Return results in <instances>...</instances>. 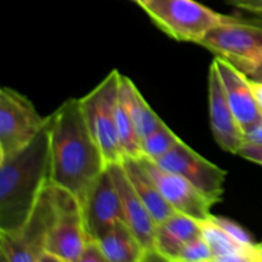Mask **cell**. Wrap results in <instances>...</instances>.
<instances>
[{"mask_svg": "<svg viewBox=\"0 0 262 262\" xmlns=\"http://www.w3.org/2000/svg\"><path fill=\"white\" fill-rule=\"evenodd\" d=\"M136 4L159 30L179 42L199 45L212 28L230 18L196 0H136Z\"/></svg>", "mask_w": 262, "mask_h": 262, "instance_id": "cell-3", "label": "cell"}, {"mask_svg": "<svg viewBox=\"0 0 262 262\" xmlns=\"http://www.w3.org/2000/svg\"><path fill=\"white\" fill-rule=\"evenodd\" d=\"M107 169L114 179L118 193H119L124 223L132 230L133 234L137 237L138 242L142 246L146 255V261L160 260L155 251V235L158 224L151 212L148 211L147 206L143 204L142 200L140 199L137 192L130 184L123 163L113 164V165L107 166Z\"/></svg>", "mask_w": 262, "mask_h": 262, "instance_id": "cell-12", "label": "cell"}, {"mask_svg": "<svg viewBox=\"0 0 262 262\" xmlns=\"http://www.w3.org/2000/svg\"><path fill=\"white\" fill-rule=\"evenodd\" d=\"M79 262H106V258H105L99 243L95 239H90L82 252Z\"/></svg>", "mask_w": 262, "mask_h": 262, "instance_id": "cell-24", "label": "cell"}, {"mask_svg": "<svg viewBox=\"0 0 262 262\" xmlns=\"http://www.w3.org/2000/svg\"><path fill=\"white\" fill-rule=\"evenodd\" d=\"M54 214L55 191L49 183L27 220L13 232H0L2 261L42 262Z\"/></svg>", "mask_w": 262, "mask_h": 262, "instance_id": "cell-5", "label": "cell"}, {"mask_svg": "<svg viewBox=\"0 0 262 262\" xmlns=\"http://www.w3.org/2000/svg\"><path fill=\"white\" fill-rule=\"evenodd\" d=\"M119 96L127 106L141 141L164 122L147 104L132 79L122 74L119 79Z\"/></svg>", "mask_w": 262, "mask_h": 262, "instance_id": "cell-19", "label": "cell"}, {"mask_svg": "<svg viewBox=\"0 0 262 262\" xmlns=\"http://www.w3.org/2000/svg\"><path fill=\"white\" fill-rule=\"evenodd\" d=\"M212 61L219 72L223 89L230 107L242 130L247 135L250 130L262 123V115L253 97L250 78L224 59L215 56Z\"/></svg>", "mask_w": 262, "mask_h": 262, "instance_id": "cell-14", "label": "cell"}, {"mask_svg": "<svg viewBox=\"0 0 262 262\" xmlns=\"http://www.w3.org/2000/svg\"><path fill=\"white\" fill-rule=\"evenodd\" d=\"M106 163L95 142L81 99H68L51 114L49 183L66 189L82 204Z\"/></svg>", "mask_w": 262, "mask_h": 262, "instance_id": "cell-1", "label": "cell"}, {"mask_svg": "<svg viewBox=\"0 0 262 262\" xmlns=\"http://www.w3.org/2000/svg\"><path fill=\"white\" fill-rule=\"evenodd\" d=\"M179 140L181 138L163 122L155 130H152L141 141L143 156L154 161L159 160L161 156L169 152Z\"/></svg>", "mask_w": 262, "mask_h": 262, "instance_id": "cell-20", "label": "cell"}, {"mask_svg": "<svg viewBox=\"0 0 262 262\" xmlns=\"http://www.w3.org/2000/svg\"><path fill=\"white\" fill-rule=\"evenodd\" d=\"M258 246H260V245H258ZM260 248H261V252H262V246H260Z\"/></svg>", "mask_w": 262, "mask_h": 262, "instance_id": "cell-29", "label": "cell"}, {"mask_svg": "<svg viewBox=\"0 0 262 262\" xmlns=\"http://www.w3.org/2000/svg\"><path fill=\"white\" fill-rule=\"evenodd\" d=\"M211 220L215 223V224L219 225L223 230L228 233L233 239L237 243L242 246H255L256 243L253 242V239L251 238L250 233L245 229V228L241 227L238 223L233 222V220L228 219V217L223 216H215V215H211Z\"/></svg>", "mask_w": 262, "mask_h": 262, "instance_id": "cell-22", "label": "cell"}, {"mask_svg": "<svg viewBox=\"0 0 262 262\" xmlns=\"http://www.w3.org/2000/svg\"><path fill=\"white\" fill-rule=\"evenodd\" d=\"M250 76L262 60V27L230 17L199 43Z\"/></svg>", "mask_w": 262, "mask_h": 262, "instance_id": "cell-7", "label": "cell"}, {"mask_svg": "<svg viewBox=\"0 0 262 262\" xmlns=\"http://www.w3.org/2000/svg\"><path fill=\"white\" fill-rule=\"evenodd\" d=\"M246 141L248 142H255V143H262V123L253 128L252 130L246 135Z\"/></svg>", "mask_w": 262, "mask_h": 262, "instance_id": "cell-27", "label": "cell"}, {"mask_svg": "<svg viewBox=\"0 0 262 262\" xmlns=\"http://www.w3.org/2000/svg\"><path fill=\"white\" fill-rule=\"evenodd\" d=\"M228 4L252 13H262V0H224Z\"/></svg>", "mask_w": 262, "mask_h": 262, "instance_id": "cell-25", "label": "cell"}, {"mask_svg": "<svg viewBox=\"0 0 262 262\" xmlns=\"http://www.w3.org/2000/svg\"><path fill=\"white\" fill-rule=\"evenodd\" d=\"M260 246H262V243H260Z\"/></svg>", "mask_w": 262, "mask_h": 262, "instance_id": "cell-31", "label": "cell"}, {"mask_svg": "<svg viewBox=\"0 0 262 262\" xmlns=\"http://www.w3.org/2000/svg\"><path fill=\"white\" fill-rule=\"evenodd\" d=\"M237 155L246 159V160L262 165V143L248 142V141H246L242 145V147L239 148Z\"/></svg>", "mask_w": 262, "mask_h": 262, "instance_id": "cell-23", "label": "cell"}, {"mask_svg": "<svg viewBox=\"0 0 262 262\" xmlns=\"http://www.w3.org/2000/svg\"><path fill=\"white\" fill-rule=\"evenodd\" d=\"M30 99L15 90H0V158L12 155L27 146L45 125Z\"/></svg>", "mask_w": 262, "mask_h": 262, "instance_id": "cell-8", "label": "cell"}, {"mask_svg": "<svg viewBox=\"0 0 262 262\" xmlns=\"http://www.w3.org/2000/svg\"><path fill=\"white\" fill-rule=\"evenodd\" d=\"M50 125L49 115L41 132L27 146L0 158V232L18 229L49 186Z\"/></svg>", "mask_w": 262, "mask_h": 262, "instance_id": "cell-2", "label": "cell"}, {"mask_svg": "<svg viewBox=\"0 0 262 262\" xmlns=\"http://www.w3.org/2000/svg\"><path fill=\"white\" fill-rule=\"evenodd\" d=\"M81 207L90 239H97L113 225L124 222L122 202L109 169L92 183Z\"/></svg>", "mask_w": 262, "mask_h": 262, "instance_id": "cell-11", "label": "cell"}, {"mask_svg": "<svg viewBox=\"0 0 262 262\" xmlns=\"http://www.w3.org/2000/svg\"><path fill=\"white\" fill-rule=\"evenodd\" d=\"M155 163L191 182L214 205L222 201L227 171L202 158L184 141L179 140L169 152Z\"/></svg>", "mask_w": 262, "mask_h": 262, "instance_id": "cell-9", "label": "cell"}, {"mask_svg": "<svg viewBox=\"0 0 262 262\" xmlns=\"http://www.w3.org/2000/svg\"><path fill=\"white\" fill-rule=\"evenodd\" d=\"M248 78H250V77H248ZM250 84H251V90H252L253 97H255L256 100V104H257L258 110H260L262 115V82L255 81V79L250 78Z\"/></svg>", "mask_w": 262, "mask_h": 262, "instance_id": "cell-26", "label": "cell"}, {"mask_svg": "<svg viewBox=\"0 0 262 262\" xmlns=\"http://www.w3.org/2000/svg\"><path fill=\"white\" fill-rule=\"evenodd\" d=\"M120 73L114 69L95 89L81 97L87 127L99 146L106 166L120 164L125 156L117 125V101Z\"/></svg>", "mask_w": 262, "mask_h": 262, "instance_id": "cell-4", "label": "cell"}, {"mask_svg": "<svg viewBox=\"0 0 262 262\" xmlns=\"http://www.w3.org/2000/svg\"><path fill=\"white\" fill-rule=\"evenodd\" d=\"M248 77H250L251 79H255V81L262 82V60L260 61V64L256 67L255 71H253Z\"/></svg>", "mask_w": 262, "mask_h": 262, "instance_id": "cell-28", "label": "cell"}, {"mask_svg": "<svg viewBox=\"0 0 262 262\" xmlns=\"http://www.w3.org/2000/svg\"><path fill=\"white\" fill-rule=\"evenodd\" d=\"M123 166L125 169L128 179L133 186L135 191L142 200L143 204L147 206L148 211L151 212L155 219L156 224H161L165 222L170 215H173L174 209L169 205L165 197L161 194L160 189L152 181L146 169L141 164L140 159L127 158L123 161Z\"/></svg>", "mask_w": 262, "mask_h": 262, "instance_id": "cell-17", "label": "cell"}, {"mask_svg": "<svg viewBox=\"0 0 262 262\" xmlns=\"http://www.w3.org/2000/svg\"><path fill=\"white\" fill-rule=\"evenodd\" d=\"M200 227L202 237L211 248L212 262H262L260 246L239 245L211 217L200 220Z\"/></svg>", "mask_w": 262, "mask_h": 262, "instance_id": "cell-16", "label": "cell"}, {"mask_svg": "<svg viewBox=\"0 0 262 262\" xmlns=\"http://www.w3.org/2000/svg\"><path fill=\"white\" fill-rule=\"evenodd\" d=\"M200 234V220L176 211L156 228V255L160 260L178 262L184 246Z\"/></svg>", "mask_w": 262, "mask_h": 262, "instance_id": "cell-15", "label": "cell"}, {"mask_svg": "<svg viewBox=\"0 0 262 262\" xmlns=\"http://www.w3.org/2000/svg\"><path fill=\"white\" fill-rule=\"evenodd\" d=\"M209 112L214 140L223 151L237 155L246 135L230 107L214 61L209 69Z\"/></svg>", "mask_w": 262, "mask_h": 262, "instance_id": "cell-13", "label": "cell"}, {"mask_svg": "<svg viewBox=\"0 0 262 262\" xmlns=\"http://www.w3.org/2000/svg\"><path fill=\"white\" fill-rule=\"evenodd\" d=\"M95 241L99 243L106 262L146 261L142 246L124 222L113 225Z\"/></svg>", "mask_w": 262, "mask_h": 262, "instance_id": "cell-18", "label": "cell"}, {"mask_svg": "<svg viewBox=\"0 0 262 262\" xmlns=\"http://www.w3.org/2000/svg\"><path fill=\"white\" fill-rule=\"evenodd\" d=\"M140 161L174 211L186 214L197 220L211 216V207L214 204L191 182L179 174L166 170L146 156L140 158Z\"/></svg>", "mask_w": 262, "mask_h": 262, "instance_id": "cell-10", "label": "cell"}, {"mask_svg": "<svg viewBox=\"0 0 262 262\" xmlns=\"http://www.w3.org/2000/svg\"><path fill=\"white\" fill-rule=\"evenodd\" d=\"M53 187L55 191V214L42 262H79L90 241L81 204L71 192Z\"/></svg>", "mask_w": 262, "mask_h": 262, "instance_id": "cell-6", "label": "cell"}, {"mask_svg": "<svg viewBox=\"0 0 262 262\" xmlns=\"http://www.w3.org/2000/svg\"><path fill=\"white\" fill-rule=\"evenodd\" d=\"M178 262H212V252L202 234L189 241L182 250Z\"/></svg>", "mask_w": 262, "mask_h": 262, "instance_id": "cell-21", "label": "cell"}, {"mask_svg": "<svg viewBox=\"0 0 262 262\" xmlns=\"http://www.w3.org/2000/svg\"><path fill=\"white\" fill-rule=\"evenodd\" d=\"M132 2H135V3H136V0H132Z\"/></svg>", "mask_w": 262, "mask_h": 262, "instance_id": "cell-30", "label": "cell"}]
</instances>
